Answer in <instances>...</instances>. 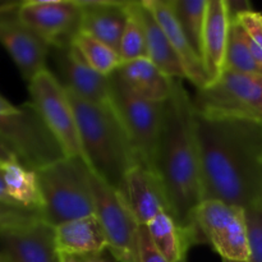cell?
<instances>
[{
	"label": "cell",
	"mask_w": 262,
	"mask_h": 262,
	"mask_svg": "<svg viewBox=\"0 0 262 262\" xmlns=\"http://www.w3.org/2000/svg\"><path fill=\"white\" fill-rule=\"evenodd\" d=\"M81 2L27 0L20 2L18 18L53 48L72 42L81 27Z\"/></svg>",
	"instance_id": "11"
},
{
	"label": "cell",
	"mask_w": 262,
	"mask_h": 262,
	"mask_svg": "<svg viewBox=\"0 0 262 262\" xmlns=\"http://www.w3.org/2000/svg\"><path fill=\"white\" fill-rule=\"evenodd\" d=\"M95 215L101 223L107 250L118 262H136L137 234L141 224L133 215L122 192L91 171Z\"/></svg>",
	"instance_id": "10"
},
{
	"label": "cell",
	"mask_w": 262,
	"mask_h": 262,
	"mask_svg": "<svg viewBox=\"0 0 262 262\" xmlns=\"http://www.w3.org/2000/svg\"><path fill=\"white\" fill-rule=\"evenodd\" d=\"M136 262H168L154 245L145 225H141L138 229Z\"/></svg>",
	"instance_id": "30"
},
{
	"label": "cell",
	"mask_w": 262,
	"mask_h": 262,
	"mask_svg": "<svg viewBox=\"0 0 262 262\" xmlns=\"http://www.w3.org/2000/svg\"><path fill=\"white\" fill-rule=\"evenodd\" d=\"M142 2L151 10L154 17L168 36L171 46L178 54L186 73V79L193 83L197 90L206 87L209 84V79L201 56L196 53L187 36L182 31L173 10L169 7L168 0H142Z\"/></svg>",
	"instance_id": "17"
},
{
	"label": "cell",
	"mask_w": 262,
	"mask_h": 262,
	"mask_svg": "<svg viewBox=\"0 0 262 262\" xmlns=\"http://www.w3.org/2000/svg\"><path fill=\"white\" fill-rule=\"evenodd\" d=\"M0 138L14 151L19 163L35 171L66 158L63 148L31 102L15 106L2 95Z\"/></svg>",
	"instance_id": "5"
},
{
	"label": "cell",
	"mask_w": 262,
	"mask_h": 262,
	"mask_svg": "<svg viewBox=\"0 0 262 262\" xmlns=\"http://www.w3.org/2000/svg\"><path fill=\"white\" fill-rule=\"evenodd\" d=\"M196 225L204 243L211 246L222 260L248 262L250 241L243 207L205 200L197 209Z\"/></svg>",
	"instance_id": "9"
},
{
	"label": "cell",
	"mask_w": 262,
	"mask_h": 262,
	"mask_svg": "<svg viewBox=\"0 0 262 262\" xmlns=\"http://www.w3.org/2000/svg\"><path fill=\"white\" fill-rule=\"evenodd\" d=\"M117 73L135 94L148 101L164 104L173 91L174 78L166 76L148 58L122 63Z\"/></svg>",
	"instance_id": "20"
},
{
	"label": "cell",
	"mask_w": 262,
	"mask_h": 262,
	"mask_svg": "<svg viewBox=\"0 0 262 262\" xmlns=\"http://www.w3.org/2000/svg\"><path fill=\"white\" fill-rule=\"evenodd\" d=\"M20 3H10L0 12V43L5 48L26 82L48 69L51 46L18 18Z\"/></svg>",
	"instance_id": "12"
},
{
	"label": "cell",
	"mask_w": 262,
	"mask_h": 262,
	"mask_svg": "<svg viewBox=\"0 0 262 262\" xmlns=\"http://www.w3.org/2000/svg\"><path fill=\"white\" fill-rule=\"evenodd\" d=\"M168 3L182 31L201 56L209 0H168Z\"/></svg>",
	"instance_id": "24"
},
{
	"label": "cell",
	"mask_w": 262,
	"mask_h": 262,
	"mask_svg": "<svg viewBox=\"0 0 262 262\" xmlns=\"http://www.w3.org/2000/svg\"><path fill=\"white\" fill-rule=\"evenodd\" d=\"M60 255V262H118L109 250L96 253H84V255Z\"/></svg>",
	"instance_id": "32"
},
{
	"label": "cell",
	"mask_w": 262,
	"mask_h": 262,
	"mask_svg": "<svg viewBox=\"0 0 262 262\" xmlns=\"http://www.w3.org/2000/svg\"><path fill=\"white\" fill-rule=\"evenodd\" d=\"M110 102L124 127L142 165L154 170L164 118V104L138 96L117 72L109 76Z\"/></svg>",
	"instance_id": "6"
},
{
	"label": "cell",
	"mask_w": 262,
	"mask_h": 262,
	"mask_svg": "<svg viewBox=\"0 0 262 262\" xmlns=\"http://www.w3.org/2000/svg\"><path fill=\"white\" fill-rule=\"evenodd\" d=\"M245 212L250 241L248 262H262V200L246 207Z\"/></svg>",
	"instance_id": "28"
},
{
	"label": "cell",
	"mask_w": 262,
	"mask_h": 262,
	"mask_svg": "<svg viewBox=\"0 0 262 262\" xmlns=\"http://www.w3.org/2000/svg\"><path fill=\"white\" fill-rule=\"evenodd\" d=\"M128 19L125 23L124 32H123L122 40L119 46V55L123 63L136 59L147 58V50H146V37L145 32L138 18L130 12L128 8Z\"/></svg>",
	"instance_id": "27"
},
{
	"label": "cell",
	"mask_w": 262,
	"mask_h": 262,
	"mask_svg": "<svg viewBox=\"0 0 262 262\" xmlns=\"http://www.w3.org/2000/svg\"><path fill=\"white\" fill-rule=\"evenodd\" d=\"M13 161H19L18 160L17 155L14 151L0 138V164L5 165L8 163H13Z\"/></svg>",
	"instance_id": "33"
},
{
	"label": "cell",
	"mask_w": 262,
	"mask_h": 262,
	"mask_svg": "<svg viewBox=\"0 0 262 262\" xmlns=\"http://www.w3.org/2000/svg\"><path fill=\"white\" fill-rule=\"evenodd\" d=\"M168 199L170 215L187 245H202L196 212L204 201L201 163L197 146L194 109L182 79H174L170 97L164 104L163 127L154 163Z\"/></svg>",
	"instance_id": "2"
},
{
	"label": "cell",
	"mask_w": 262,
	"mask_h": 262,
	"mask_svg": "<svg viewBox=\"0 0 262 262\" xmlns=\"http://www.w3.org/2000/svg\"><path fill=\"white\" fill-rule=\"evenodd\" d=\"M235 19L241 23L243 30L246 31L248 37L257 43L262 49V14L255 10L250 9L241 14L235 15Z\"/></svg>",
	"instance_id": "31"
},
{
	"label": "cell",
	"mask_w": 262,
	"mask_h": 262,
	"mask_svg": "<svg viewBox=\"0 0 262 262\" xmlns=\"http://www.w3.org/2000/svg\"><path fill=\"white\" fill-rule=\"evenodd\" d=\"M55 241L59 253L66 255H84L107 250L104 229L95 214L55 227Z\"/></svg>",
	"instance_id": "21"
},
{
	"label": "cell",
	"mask_w": 262,
	"mask_h": 262,
	"mask_svg": "<svg viewBox=\"0 0 262 262\" xmlns=\"http://www.w3.org/2000/svg\"><path fill=\"white\" fill-rule=\"evenodd\" d=\"M0 202H5V204L10 205H17L12 199H10L9 193L7 191V187H5L4 182V176H3V166H0ZM19 206V205H17Z\"/></svg>",
	"instance_id": "34"
},
{
	"label": "cell",
	"mask_w": 262,
	"mask_h": 262,
	"mask_svg": "<svg viewBox=\"0 0 262 262\" xmlns=\"http://www.w3.org/2000/svg\"><path fill=\"white\" fill-rule=\"evenodd\" d=\"M120 192L141 225H147L163 212L170 214L160 179L152 169L142 164L136 165L127 174Z\"/></svg>",
	"instance_id": "15"
},
{
	"label": "cell",
	"mask_w": 262,
	"mask_h": 262,
	"mask_svg": "<svg viewBox=\"0 0 262 262\" xmlns=\"http://www.w3.org/2000/svg\"><path fill=\"white\" fill-rule=\"evenodd\" d=\"M3 176L8 193L15 204L41 212L43 206L42 194L35 170L19 161H13L3 166Z\"/></svg>",
	"instance_id": "22"
},
{
	"label": "cell",
	"mask_w": 262,
	"mask_h": 262,
	"mask_svg": "<svg viewBox=\"0 0 262 262\" xmlns=\"http://www.w3.org/2000/svg\"><path fill=\"white\" fill-rule=\"evenodd\" d=\"M9 4L10 3H8V2H0V12H2L3 9H5V8H7Z\"/></svg>",
	"instance_id": "35"
},
{
	"label": "cell",
	"mask_w": 262,
	"mask_h": 262,
	"mask_svg": "<svg viewBox=\"0 0 262 262\" xmlns=\"http://www.w3.org/2000/svg\"><path fill=\"white\" fill-rule=\"evenodd\" d=\"M224 72L261 74L262 76V66L253 58L250 45H248L247 33L235 18H232V22H230Z\"/></svg>",
	"instance_id": "25"
},
{
	"label": "cell",
	"mask_w": 262,
	"mask_h": 262,
	"mask_svg": "<svg viewBox=\"0 0 262 262\" xmlns=\"http://www.w3.org/2000/svg\"><path fill=\"white\" fill-rule=\"evenodd\" d=\"M230 22L232 17L227 0H209L201 51L202 64L209 84L217 81L224 73Z\"/></svg>",
	"instance_id": "16"
},
{
	"label": "cell",
	"mask_w": 262,
	"mask_h": 262,
	"mask_svg": "<svg viewBox=\"0 0 262 262\" xmlns=\"http://www.w3.org/2000/svg\"><path fill=\"white\" fill-rule=\"evenodd\" d=\"M72 42L78 49L84 60L102 76H112L122 66L123 61L118 51L83 31H78Z\"/></svg>",
	"instance_id": "26"
},
{
	"label": "cell",
	"mask_w": 262,
	"mask_h": 262,
	"mask_svg": "<svg viewBox=\"0 0 262 262\" xmlns=\"http://www.w3.org/2000/svg\"><path fill=\"white\" fill-rule=\"evenodd\" d=\"M79 31L119 53L120 40L128 19L127 2H84L81 0Z\"/></svg>",
	"instance_id": "18"
},
{
	"label": "cell",
	"mask_w": 262,
	"mask_h": 262,
	"mask_svg": "<svg viewBox=\"0 0 262 262\" xmlns=\"http://www.w3.org/2000/svg\"><path fill=\"white\" fill-rule=\"evenodd\" d=\"M28 92L30 102L36 107L66 156L84 160L73 106L58 77L49 68L40 72L28 82Z\"/></svg>",
	"instance_id": "8"
},
{
	"label": "cell",
	"mask_w": 262,
	"mask_h": 262,
	"mask_svg": "<svg viewBox=\"0 0 262 262\" xmlns=\"http://www.w3.org/2000/svg\"><path fill=\"white\" fill-rule=\"evenodd\" d=\"M223 262H233V261H228V260H223Z\"/></svg>",
	"instance_id": "36"
},
{
	"label": "cell",
	"mask_w": 262,
	"mask_h": 262,
	"mask_svg": "<svg viewBox=\"0 0 262 262\" xmlns=\"http://www.w3.org/2000/svg\"><path fill=\"white\" fill-rule=\"evenodd\" d=\"M128 8L142 25L147 58L170 78L186 79V73L178 54L151 10L143 2H128Z\"/></svg>",
	"instance_id": "19"
},
{
	"label": "cell",
	"mask_w": 262,
	"mask_h": 262,
	"mask_svg": "<svg viewBox=\"0 0 262 262\" xmlns=\"http://www.w3.org/2000/svg\"><path fill=\"white\" fill-rule=\"evenodd\" d=\"M51 50H54L58 79L67 90L92 104H112L109 77L95 71L84 60L73 42Z\"/></svg>",
	"instance_id": "14"
},
{
	"label": "cell",
	"mask_w": 262,
	"mask_h": 262,
	"mask_svg": "<svg viewBox=\"0 0 262 262\" xmlns=\"http://www.w3.org/2000/svg\"><path fill=\"white\" fill-rule=\"evenodd\" d=\"M145 227L147 228L154 245L168 262H182L186 260L189 247L183 233L170 214L163 212Z\"/></svg>",
	"instance_id": "23"
},
{
	"label": "cell",
	"mask_w": 262,
	"mask_h": 262,
	"mask_svg": "<svg viewBox=\"0 0 262 262\" xmlns=\"http://www.w3.org/2000/svg\"><path fill=\"white\" fill-rule=\"evenodd\" d=\"M0 262H60L55 227L38 217L0 232Z\"/></svg>",
	"instance_id": "13"
},
{
	"label": "cell",
	"mask_w": 262,
	"mask_h": 262,
	"mask_svg": "<svg viewBox=\"0 0 262 262\" xmlns=\"http://www.w3.org/2000/svg\"><path fill=\"white\" fill-rule=\"evenodd\" d=\"M42 194L41 216L53 227L95 214L91 169L81 158L59 159L36 171Z\"/></svg>",
	"instance_id": "4"
},
{
	"label": "cell",
	"mask_w": 262,
	"mask_h": 262,
	"mask_svg": "<svg viewBox=\"0 0 262 262\" xmlns=\"http://www.w3.org/2000/svg\"><path fill=\"white\" fill-rule=\"evenodd\" d=\"M182 262H187V261H186V260H184V261H182Z\"/></svg>",
	"instance_id": "38"
},
{
	"label": "cell",
	"mask_w": 262,
	"mask_h": 262,
	"mask_svg": "<svg viewBox=\"0 0 262 262\" xmlns=\"http://www.w3.org/2000/svg\"><path fill=\"white\" fill-rule=\"evenodd\" d=\"M67 90V89H66ZM73 106L86 164L92 173L117 191L141 161L112 104L86 101L67 90Z\"/></svg>",
	"instance_id": "3"
},
{
	"label": "cell",
	"mask_w": 262,
	"mask_h": 262,
	"mask_svg": "<svg viewBox=\"0 0 262 262\" xmlns=\"http://www.w3.org/2000/svg\"><path fill=\"white\" fill-rule=\"evenodd\" d=\"M192 101L200 114L262 123V76L224 72L214 83L197 90Z\"/></svg>",
	"instance_id": "7"
},
{
	"label": "cell",
	"mask_w": 262,
	"mask_h": 262,
	"mask_svg": "<svg viewBox=\"0 0 262 262\" xmlns=\"http://www.w3.org/2000/svg\"><path fill=\"white\" fill-rule=\"evenodd\" d=\"M205 200L246 209L262 200V123L194 112Z\"/></svg>",
	"instance_id": "1"
},
{
	"label": "cell",
	"mask_w": 262,
	"mask_h": 262,
	"mask_svg": "<svg viewBox=\"0 0 262 262\" xmlns=\"http://www.w3.org/2000/svg\"><path fill=\"white\" fill-rule=\"evenodd\" d=\"M38 217H42L40 211L26 209V207L17 206V205L0 202V232L26 224V223H30L32 220L38 219Z\"/></svg>",
	"instance_id": "29"
},
{
	"label": "cell",
	"mask_w": 262,
	"mask_h": 262,
	"mask_svg": "<svg viewBox=\"0 0 262 262\" xmlns=\"http://www.w3.org/2000/svg\"><path fill=\"white\" fill-rule=\"evenodd\" d=\"M0 166H4V165H3V164H0Z\"/></svg>",
	"instance_id": "37"
}]
</instances>
